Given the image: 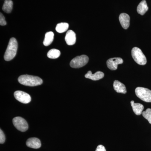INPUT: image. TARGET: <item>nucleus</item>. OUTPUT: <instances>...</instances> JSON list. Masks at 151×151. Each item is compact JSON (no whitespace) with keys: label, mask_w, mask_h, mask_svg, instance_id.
I'll return each instance as SVG.
<instances>
[{"label":"nucleus","mask_w":151,"mask_h":151,"mask_svg":"<svg viewBox=\"0 0 151 151\" xmlns=\"http://www.w3.org/2000/svg\"><path fill=\"white\" fill-rule=\"evenodd\" d=\"M19 82L25 86H34L42 84V79L38 76L29 75L21 76L18 78Z\"/></svg>","instance_id":"nucleus-1"},{"label":"nucleus","mask_w":151,"mask_h":151,"mask_svg":"<svg viewBox=\"0 0 151 151\" xmlns=\"http://www.w3.org/2000/svg\"><path fill=\"white\" fill-rule=\"evenodd\" d=\"M18 49L17 42L15 38L10 40L7 48L5 53L4 58L6 61H10L13 59L17 54Z\"/></svg>","instance_id":"nucleus-2"},{"label":"nucleus","mask_w":151,"mask_h":151,"mask_svg":"<svg viewBox=\"0 0 151 151\" xmlns=\"http://www.w3.org/2000/svg\"><path fill=\"white\" fill-rule=\"evenodd\" d=\"M132 55L135 62L139 65H145L147 63V58L140 49L134 47L132 50Z\"/></svg>","instance_id":"nucleus-3"},{"label":"nucleus","mask_w":151,"mask_h":151,"mask_svg":"<svg viewBox=\"0 0 151 151\" xmlns=\"http://www.w3.org/2000/svg\"><path fill=\"white\" fill-rule=\"evenodd\" d=\"M137 97L145 102L151 103V90L147 88L138 87L135 89Z\"/></svg>","instance_id":"nucleus-4"},{"label":"nucleus","mask_w":151,"mask_h":151,"mask_svg":"<svg viewBox=\"0 0 151 151\" xmlns=\"http://www.w3.org/2000/svg\"><path fill=\"white\" fill-rule=\"evenodd\" d=\"M89 61V58L86 55L76 57L70 61V67L73 68H79L86 65Z\"/></svg>","instance_id":"nucleus-5"},{"label":"nucleus","mask_w":151,"mask_h":151,"mask_svg":"<svg viewBox=\"0 0 151 151\" xmlns=\"http://www.w3.org/2000/svg\"><path fill=\"white\" fill-rule=\"evenodd\" d=\"M14 126L17 129L22 132H25L28 129V124L24 119L20 117H16L13 119Z\"/></svg>","instance_id":"nucleus-6"},{"label":"nucleus","mask_w":151,"mask_h":151,"mask_svg":"<svg viewBox=\"0 0 151 151\" xmlns=\"http://www.w3.org/2000/svg\"><path fill=\"white\" fill-rule=\"evenodd\" d=\"M14 96L17 100L24 104H27L31 100V97L29 94L23 91H16L14 93Z\"/></svg>","instance_id":"nucleus-7"},{"label":"nucleus","mask_w":151,"mask_h":151,"mask_svg":"<svg viewBox=\"0 0 151 151\" xmlns=\"http://www.w3.org/2000/svg\"><path fill=\"white\" fill-rule=\"evenodd\" d=\"M123 63L124 60L121 58H113L107 60V65L111 70H116L118 68V65Z\"/></svg>","instance_id":"nucleus-8"},{"label":"nucleus","mask_w":151,"mask_h":151,"mask_svg":"<svg viewBox=\"0 0 151 151\" xmlns=\"http://www.w3.org/2000/svg\"><path fill=\"white\" fill-rule=\"evenodd\" d=\"M119 20L121 25L124 29H127L129 27L130 18L128 14H121L119 16Z\"/></svg>","instance_id":"nucleus-9"},{"label":"nucleus","mask_w":151,"mask_h":151,"mask_svg":"<svg viewBox=\"0 0 151 151\" xmlns=\"http://www.w3.org/2000/svg\"><path fill=\"white\" fill-rule=\"evenodd\" d=\"M65 40L67 45H72L76 42V35L72 30H69L66 33Z\"/></svg>","instance_id":"nucleus-10"},{"label":"nucleus","mask_w":151,"mask_h":151,"mask_svg":"<svg viewBox=\"0 0 151 151\" xmlns=\"http://www.w3.org/2000/svg\"><path fill=\"white\" fill-rule=\"evenodd\" d=\"M27 147L33 149H39L41 146L40 140L37 138H30L27 140L26 142Z\"/></svg>","instance_id":"nucleus-11"},{"label":"nucleus","mask_w":151,"mask_h":151,"mask_svg":"<svg viewBox=\"0 0 151 151\" xmlns=\"http://www.w3.org/2000/svg\"><path fill=\"white\" fill-rule=\"evenodd\" d=\"M104 76V73L101 71H97L94 74H92L90 70L88 71V72L85 74V78H89L93 81H97L103 78Z\"/></svg>","instance_id":"nucleus-12"},{"label":"nucleus","mask_w":151,"mask_h":151,"mask_svg":"<svg viewBox=\"0 0 151 151\" xmlns=\"http://www.w3.org/2000/svg\"><path fill=\"white\" fill-rule=\"evenodd\" d=\"M113 87L115 91L118 93L126 94L127 92V89L125 85L122 82L115 80L113 82Z\"/></svg>","instance_id":"nucleus-13"},{"label":"nucleus","mask_w":151,"mask_h":151,"mask_svg":"<svg viewBox=\"0 0 151 151\" xmlns=\"http://www.w3.org/2000/svg\"><path fill=\"white\" fill-rule=\"evenodd\" d=\"M131 104L133 111L136 115L139 116L142 114L144 109V106L142 104L140 103H135L134 101L133 100L131 101Z\"/></svg>","instance_id":"nucleus-14"},{"label":"nucleus","mask_w":151,"mask_h":151,"mask_svg":"<svg viewBox=\"0 0 151 151\" xmlns=\"http://www.w3.org/2000/svg\"><path fill=\"white\" fill-rule=\"evenodd\" d=\"M148 9L146 1L145 0H143L138 5L137 11L138 14H140L141 15H143L148 10Z\"/></svg>","instance_id":"nucleus-15"},{"label":"nucleus","mask_w":151,"mask_h":151,"mask_svg":"<svg viewBox=\"0 0 151 151\" xmlns=\"http://www.w3.org/2000/svg\"><path fill=\"white\" fill-rule=\"evenodd\" d=\"M54 33L52 32H49L45 35V37L43 41V45L45 46H47L51 44L54 39Z\"/></svg>","instance_id":"nucleus-16"},{"label":"nucleus","mask_w":151,"mask_h":151,"mask_svg":"<svg viewBox=\"0 0 151 151\" xmlns=\"http://www.w3.org/2000/svg\"><path fill=\"white\" fill-rule=\"evenodd\" d=\"M13 3L11 0H6L3 5L2 9L6 13H10L13 9Z\"/></svg>","instance_id":"nucleus-17"},{"label":"nucleus","mask_w":151,"mask_h":151,"mask_svg":"<svg viewBox=\"0 0 151 151\" xmlns=\"http://www.w3.org/2000/svg\"><path fill=\"white\" fill-rule=\"evenodd\" d=\"M69 27V24L67 23H60L56 25L55 30L58 32L61 33L66 31Z\"/></svg>","instance_id":"nucleus-18"},{"label":"nucleus","mask_w":151,"mask_h":151,"mask_svg":"<svg viewBox=\"0 0 151 151\" xmlns=\"http://www.w3.org/2000/svg\"><path fill=\"white\" fill-rule=\"evenodd\" d=\"M60 55V52L59 50L55 49H52L48 52L47 56L49 58L51 59H56L58 58Z\"/></svg>","instance_id":"nucleus-19"},{"label":"nucleus","mask_w":151,"mask_h":151,"mask_svg":"<svg viewBox=\"0 0 151 151\" xmlns=\"http://www.w3.org/2000/svg\"><path fill=\"white\" fill-rule=\"evenodd\" d=\"M142 115L145 119L148 120L149 123L151 124V109L148 108L146 111L142 112Z\"/></svg>","instance_id":"nucleus-20"},{"label":"nucleus","mask_w":151,"mask_h":151,"mask_svg":"<svg viewBox=\"0 0 151 151\" xmlns=\"http://www.w3.org/2000/svg\"><path fill=\"white\" fill-rule=\"evenodd\" d=\"M6 138L4 134L1 130H0V143L4 144Z\"/></svg>","instance_id":"nucleus-21"},{"label":"nucleus","mask_w":151,"mask_h":151,"mask_svg":"<svg viewBox=\"0 0 151 151\" xmlns=\"http://www.w3.org/2000/svg\"><path fill=\"white\" fill-rule=\"evenodd\" d=\"M6 24L4 17L2 13L0 14V25L1 26H5Z\"/></svg>","instance_id":"nucleus-22"},{"label":"nucleus","mask_w":151,"mask_h":151,"mask_svg":"<svg viewBox=\"0 0 151 151\" xmlns=\"http://www.w3.org/2000/svg\"><path fill=\"white\" fill-rule=\"evenodd\" d=\"M95 151H106L104 146L102 145H99L97 146V149Z\"/></svg>","instance_id":"nucleus-23"}]
</instances>
